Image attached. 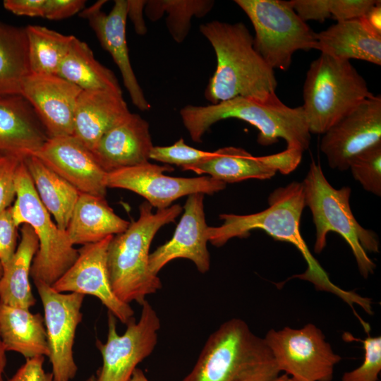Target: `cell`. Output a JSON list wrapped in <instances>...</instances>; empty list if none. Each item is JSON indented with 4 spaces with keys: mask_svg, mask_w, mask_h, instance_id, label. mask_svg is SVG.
I'll use <instances>...</instances> for the list:
<instances>
[{
    "mask_svg": "<svg viewBox=\"0 0 381 381\" xmlns=\"http://www.w3.org/2000/svg\"><path fill=\"white\" fill-rule=\"evenodd\" d=\"M204 194L188 195L184 212L172 238L150 254V268L155 274L170 261L177 258L191 260L198 270H210V257L207 250V228L204 212Z\"/></svg>",
    "mask_w": 381,
    "mask_h": 381,
    "instance_id": "19",
    "label": "cell"
},
{
    "mask_svg": "<svg viewBox=\"0 0 381 381\" xmlns=\"http://www.w3.org/2000/svg\"><path fill=\"white\" fill-rule=\"evenodd\" d=\"M316 49L321 54L381 65V35L373 31L361 18L337 22L316 33Z\"/></svg>",
    "mask_w": 381,
    "mask_h": 381,
    "instance_id": "24",
    "label": "cell"
},
{
    "mask_svg": "<svg viewBox=\"0 0 381 381\" xmlns=\"http://www.w3.org/2000/svg\"><path fill=\"white\" fill-rule=\"evenodd\" d=\"M290 2L304 22L316 20L322 23L331 17L330 0H291Z\"/></svg>",
    "mask_w": 381,
    "mask_h": 381,
    "instance_id": "39",
    "label": "cell"
},
{
    "mask_svg": "<svg viewBox=\"0 0 381 381\" xmlns=\"http://www.w3.org/2000/svg\"><path fill=\"white\" fill-rule=\"evenodd\" d=\"M250 19L253 46L272 68L289 70L294 54L316 49V32L294 10L290 1L236 0Z\"/></svg>",
    "mask_w": 381,
    "mask_h": 381,
    "instance_id": "9",
    "label": "cell"
},
{
    "mask_svg": "<svg viewBox=\"0 0 381 381\" xmlns=\"http://www.w3.org/2000/svg\"><path fill=\"white\" fill-rule=\"evenodd\" d=\"M30 73L25 28L0 20V97L20 95L22 84Z\"/></svg>",
    "mask_w": 381,
    "mask_h": 381,
    "instance_id": "30",
    "label": "cell"
},
{
    "mask_svg": "<svg viewBox=\"0 0 381 381\" xmlns=\"http://www.w3.org/2000/svg\"><path fill=\"white\" fill-rule=\"evenodd\" d=\"M20 239L11 259L2 266L0 279V303L30 309L36 300L30 283L32 261L39 248V241L27 224L20 229Z\"/></svg>",
    "mask_w": 381,
    "mask_h": 381,
    "instance_id": "27",
    "label": "cell"
},
{
    "mask_svg": "<svg viewBox=\"0 0 381 381\" xmlns=\"http://www.w3.org/2000/svg\"><path fill=\"white\" fill-rule=\"evenodd\" d=\"M106 2L104 0L95 2L84 8L80 16L87 19L102 47L111 56L133 105L140 111H148L151 105L138 83L129 58L126 38L127 1L116 0L109 13L102 11Z\"/></svg>",
    "mask_w": 381,
    "mask_h": 381,
    "instance_id": "20",
    "label": "cell"
},
{
    "mask_svg": "<svg viewBox=\"0 0 381 381\" xmlns=\"http://www.w3.org/2000/svg\"><path fill=\"white\" fill-rule=\"evenodd\" d=\"M30 73L57 75L73 35L41 25L25 27Z\"/></svg>",
    "mask_w": 381,
    "mask_h": 381,
    "instance_id": "31",
    "label": "cell"
},
{
    "mask_svg": "<svg viewBox=\"0 0 381 381\" xmlns=\"http://www.w3.org/2000/svg\"><path fill=\"white\" fill-rule=\"evenodd\" d=\"M15 186L16 198L11 205L13 221L18 227L29 224L39 241L30 277L33 282L52 286L75 262L78 250L71 243L66 231L52 221L39 198L23 159L16 173Z\"/></svg>",
    "mask_w": 381,
    "mask_h": 381,
    "instance_id": "8",
    "label": "cell"
},
{
    "mask_svg": "<svg viewBox=\"0 0 381 381\" xmlns=\"http://www.w3.org/2000/svg\"><path fill=\"white\" fill-rule=\"evenodd\" d=\"M182 210L176 204L153 212L152 207L143 202L138 219L112 237L107 249L109 280L114 294L123 303L141 305L147 296L162 289L160 279L150 268V244L159 229L175 222Z\"/></svg>",
    "mask_w": 381,
    "mask_h": 381,
    "instance_id": "4",
    "label": "cell"
},
{
    "mask_svg": "<svg viewBox=\"0 0 381 381\" xmlns=\"http://www.w3.org/2000/svg\"><path fill=\"white\" fill-rule=\"evenodd\" d=\"M2 272H3V267H2V265H1V264L0 262V279L1 277Z\"/></svg>",
    "mask_w": 381,
    "mask_h": 381,
    "instance_id": "49",
    "label": "cell"
},
{
    "mask_svg": "<svg viewBox=\"0 0 381 381\" xmlns=\"http://www.w3.org/2000/svg\"><path fill=\"white\" fill-rule=\"evenodd\" d=\"M0 337L6 351L26 359L49 355L44 317L29 309L0 303Z\"/></svg>",
    "mask_w": 381,
    "mask_h": 381,
    "instance_id": "26",
    "label": "cell"
},
{
    "mask_svg": "<svg viewBox=\"0 0 381 381\" xmlns=\"http://www.w3.org/2000/svg\"><path fill=\"white\" fill-rule=\"evenodd\" d=\"M6 349L0 337V381H3V376L6 365Z\"/></svg>",
    "mask_w": 381,
    "mask_h": 381,
    "instance_id": "46",
    "label": "cell"
},
{
    "mask_svg": "<svg viewBox=\"0 0 381 381\" xmlns=\"http://www.w3.org/2000/svg\"><path fill=\"white\" fill-rule=\"evenodd\" d=\"M139 320L132 318L125 332L118 334L116 318L108 312V334L105 343L97 340L102 357L97 381H128L137 365L154 351L158 339L160 320L146 300L141 304Z\"/></svg>",
    "mask_w": 381,
    "mask_h": 381,
    "instance_id": "11",
    "label": "cell"
},
{
    "mask_svg": "<svg viewBox=\"0 0 381 381\" xmlns=\"http://www.w3.org/2000/svg\"><path fill=\"white\" fill-rule=\"evenodd\" d=\"M24 157L0 152V213L11 206L16 198V176Z\"/></svg>",
    "mask_w": 381,
    "mask_h": 381,
    "instance_id": "36",
    "label": "cell"
},
{
    "mask_svg": "<svg viewBox=\"0 0 381 381\" xmlns=\"http://www.w3.org/2000/svg\"><path fill=\"white\" fill-rule=\"evenodd\" d=\"M349 169L365 190L381 195V142L353 157Z\"/></svg>",
    "mask_w": 381,
    "mask_h": 381,
    "instance_id": "33",
    "label": "cell"
},
{
    "mask_svg": "<svg viewBox=\"0 0 381 381\" xmlns=\"http://www.w3.org/2000/svg\"><path fill=\"white\" fill-rule=\"evenodd\" d=\"M272 361L263 338L233 318L210 334L182 381H243Z\"/></svg>",
    "mask_w": 381,
    "mask_h": 381,
    "instance_id": "7",
    "label": "cell"
},
{
    "mask_svg": "<svg viewBox=\"0 0 381 381\" xmlns=\"http://www.w3.org/2000/svg\"><path fill=\"white\" fill-rule=\"evenodd\" d=\"M46 0H4V7L17 16L43 17Z\"/></svg>",
    "mask_w": 381,
    "mask_h": 381,
    "instance_id": "42",
    "label": "cell"
},
{
    "mask_svg": "<svg viewBox=\"0 0 381 381\" xmlns=\"http://www.w3.org/2000/svg\"><path fill=\"white\" fill-rule=\"evenodd\" d=\"M289 381H295V380H292L291 378L289 377Z\"/></svg>",
    "mask_w": 381,
    "mask_h": 381,
    "instance_id": "50",
    "label": "cell"
},
{
    "mask_svg": "<svg viewBox=\"0 0 381 381\" xmlns=\"http://www.w3.org/2000/svg\"><path fill=\"white\" fill-rule=\"evenodd\" d=\"M263 339L278 370L295 381H332L341 360L311 323L299 329H270Z\"/></svg>",
    "mask_w": 381,
    "mask_h": 381,
    "instance_id": "10",
    "label": "cell"
},
{
    "mask_svg": "<svg viewBox=\"0 0 381 381\" xmlns=\"http://www.w3.org/2000/svg\"><path fill=\"white\" fill-rule=\"evenodd\" d=\"M182 122L194 142L200 143L209 128L223 119L234 118L255 127L258 143L263 146L284 139L286 148L303 152L310 143V133L302 106L290 107L276 92L263 97H236L215 104H188L180 110Z\"/></svg>",
    "mask_w": 381,
    "mask_h": 381,
    "instance_id": "2",
    "label": "cell"
},
{
    "mask_svg": "<svg viewBox=\"0 0 381 381\" xmlns=\"http://www.w3.org/2000/svg\"><path fill=\"white\" fill-rule=\"evenodd\" d=\"M39 198L57 226L66 231L80 192L37 157L23 158Z\"/></svg>",
    "mask_w": 381,
    "mask_h": 381,
    "instance_id": "28",
    "label": "cell"
},
{
    "mask_svg": "<svg viewBox=\"0 0 381 381\" xmlns=\"http://www.w3.org/2000/svg\"><path fill=\"white\" fill-rule=\"evenodd\" d=\"M129 224L114 212L105 198L80 193L66 231L73 246H83L122 233Z\"/></svg>",
    "mask_w": 381,
    "mask_h": 381,
    "instance_id": "25",
    "label": "cell"
},
{
    "mask_svg": "<svg viewBox=\"0 0 381 381\" xmlns=\"http://www.w3.org/2000/svg\"><path fill=\"white\" fill-rule=\"evenodd\" d=\"M18 229L11 206L0 213V262L2 266L8 262L17 248Z\"/></svg>",
    "mask_w": 381,
    "mask_h": 381,
    "instance_id": "37",
    "label": "cell"
},
{
    "mask_svg": "<svg viewBox=\"0 0 381 381\" xmlns=\"http://www.w3.org/2000/svg\"><path fill=\"white\" fill-rule=\"evenodd\" d=\"M152 147L149 123L131 113L104 133L91 152L108 173L148 162Z\"/></svg>",
    "mask_w": 381,
    "mask_h": 381,
    "instance_id": "21",
    "label": "cell"
},
{
    "mask_svg": "<svg viewBox=\"0 0 381 381\" xmlns=\"http://www.w3.org/2000/svg\"><path fill=\"white\" fill-rule=\"evenodd\" d=\"M80 193L105 198L107 172L92 152L73 135L49 138L32 154Z\"/></svg>",
    "mask_w": 381,
    "mask_h": 381,
    "instance_id": "18",
    "label": "cell"
},
{
    "mask_svg": "<svg viewBox=\"0 0 381 381\" xmlns=\"http://www.w3.org/2000/svg\"><path fill=\"white\" fill-rule=\"evenodd\" d=\"M214 4L212 0H152L147 1L144 10L152 21L167 13V28L173 39L181 43L189 32L192 18L206 16Z\"/></svg>",
    "mask_w": 381,
    "mask_h": 381,
    "instance_id": "32",
    "label": "cell"
},
{
    "mask_svg": "<svg viewBox=\"0 0 381 381\" xmlns=\"http://www.w3.org/2000/svg\"><path fill=\"white\" fill-rule=\"evenodd\" d=\"M377 0H330V13L337 22L359 18Z\"/></svg>",
    "mask_w": 381,
    "mask_h": 381,
    "instance_id": "38",
    "label": "cell"
},
{
    "mask_svg": "<svg viewBox=\"0 0 381 381\" xmlns=\"http://www.w3.org/2000/svg\"><path fill=\"white\" fill-rule=\"evenodd\" d=\"M114 236L83 245L72 266L52 286L60 293H79L97 298L117 320L127 324L134 311L114 294L107 267V249Z\"/></svg>",
    "mask_w": 381,
    "mask_h": 381,
    "instance_id": "15",
    "label": "cell"
},
{
    "mask_svg": "<svg viewBox=\"0 0 381 381\" xmlns=\"http://www.w3.org/2000/svg\"><path fill=\"white\" fill-rule=\"evenodd\" d=\"M174 170L168 164L160 166L147 162L107 173L105 185L107 188L133 191L157 210L170 207L174 200L185 195H212L226 187L225 183L209 176L183 178L164 174Z\"/></svg>",
    "mask_w": 381,
    "mask_h": 381,
    "instance_id": "13",
    "label": "cell"
},
{
    "mask_svg": "<svg viewBox=\"0 0 381 381\" xmlns=\"http://www.w3.org/2000/svg\"><path fill=\"white\" fill-rule=\"evenodd\" d=\"M371 95L350 61L321 54L310 64L303 89L302 107L310 134L323 135Z\"/></svg>",
    "mask_w": 381,
    "mask_h": 381,
    "instance_id": "6",
    "label": "cell"
},
{
    "mask_svg": "<svg viewBox=\"0 0 381 381\" xmlns=\"http://www.w3.org/2000/svg\"><path fill=\"white\" fill-rule=\"evenodd\" d=\"M81 90L57 75L30 73L24 80L20 95L32 106L48 138L71 135Z\"/></svg>",
    "mask_w": 381,
    "mask_h": 381,
    "instance_id": "17",
    "label": "cell"
},
{
    "mask_svg": "<svg viewBox=\"0 0 381 381\" xmlns=\"http://www.w3.org/2000/svg\"><path fill=\"white\" fill-rule=\"evenodd\" d=\"M305 207L302 182H291L274 190L269 195L267 208L261 212L245 215L220 214L222 224L207 228L208 241L216 247H221L231 238H246L252 230H262L277 241L294 245L302 255L307 268L304 272L290 279L297 277L308 281L317 290L336 295L349 305L353 312L355 304L365 309L368 305V298L334 284L310 251L300 230Z\"/></svg>",
    "mask_w": 381,
    "mask_h": 381,
    "instance_id": "1",
    "label": "cell"
},
{
    "mask_svg": "<svg viewBox=\"0 0 381 381\" xmlns=\"http://www.w3.org/2000/svg\"><path fill=\"white\" fill-rule=\"evenodd\" d=\"M381 142V97L371 95L329 128L320 150L331 169H349L356 155Z\"/></svg>",
    "mask_w": 381,
    "mask_h": 381,
    "instance_id": "14",
    "label": "cell"
},
{
    "mask_svg": "<svg viewBox=\"0 0 381 381\" xmlns=\"http://www.w3.org/2000/svg\"><path fill=\"white\" fill-rule=\"evenodd\" d=\"M280 373L272 361L243 381H289V377Z\"/></svg>",
    "mask_w": 381,
    "mask_h": 381,
    "instance_id": "44",
    "label": "cell"
},
{
    "mask_svg": "<svg viewBox=\"0 0 381 381\" xmlns=\"http://www.w3.org/2000/svg\"><path fill=\"white\" fill-rule=\"evenodd\" d=\"M305 205L313 216L315 227L314 252L320 254L327 244L330 231L339 234L349 244L359 272L364 278L374 273L375 264L370 253L379 252V241L374 231L363 227L350 206L351 189H337L326 179L322 167L313 161L303 182Z\"/></svg>",
    "mask_w": 381,
    "mask_h": 381,
    "instance_id": "5",
    "label": "cell"
},
{
    "mask_svg": "<svg viewBox=\"0 0 381 381\" xmlns=\"http://www.w3.org/2000/svg\"><path fill=\"white\" fill-rule=\"evenodd\" d=\"M128 381H149L143 371L136 368Z\"/></svg>",
    "mask_w": 381,
    "mask_h": 381,
    "instance_id": "47",
    "label": "cell"
},
{
    "mask_svg": "<svg viewBox=\"0 0 381 381\" xmlns=\"http://www.w3.org/2000/svg\"><path fill=\"white\" fill-rule=\"evenodd\" d=\"M85 381H97V377L95 375H92Z\"/></svg>",
    "mask_w": 381,
    "mask_h": 381,
    "instance_id": "48",
    "label": "cell"
},
{
    "mask_svg": "<svg viewBox=\"0 0 381 381\" xmlns=\"http://www.w3.org/2000/svg\"><path fill=\"white\" fill-rule=\"evenodd\" d=\"M84 0H46L44 18L62 20L80 13L85 8Z\"/></svg>",
    "mask_w": 381,
    "mask_h": 381,
    "instance_id": "41",
    "label": "cell"
},
{
    "mask_svg": "<svg viewBox=\"0 0 381 381\" xmlns=\"http://www.w3.org/2000/svg\"><path fill=\"white\" fill-rule=\"evenodd\" d=\"M375 33L381 35V1H376L368 11L361 17Z\"/></svg>",
    "mask_w": 381,
    "mask_h": 381,
    "instance_id": "45",
    "label": "cell"
},
{
    "mask_svg": "<svg viewBox=\"0 0 381 381\" xmlns=\"http://www.w3.org/2000/svg\"><path fill=\"white\" fill-rule=\"evenodd\" d=\"M364 349V359L360 366L344 373L341 381H378L381 370V337L368 336L361 340Z\"/></svg>",
    "mask_w": 381,
    "mask_h": 381,
    "instance_id": "35",
    "label": "cell"
},
{
    "mask_svg": "<svg viewBox=\"0 0 381 381\" xmlns=\"http://www.w3.org/2000/svg\"><path fill=\"white\" fill-rule=\"evenodd\" d=\"M217 57L205 97L212 104L236 97H263L275 92L272 69L256 52L253 37L243 23L213 20L200 25Z\"/></svg>",
    "mask_w": 381,
    "mask_h": 381,
    "instance_id": "3",
    "label": "cell"
},
{
    "mask_svg": "<svg viewBox=\"0 0 381 381\" xmlns=\"http://www.w3.org/2000/svg\"><path fill=\"white\" fill-rule=\"evenodd\" d=\"M48 138L33 108L23 96L0 97V152L25 157L38 150Z\"/></svg>",
    "mask_w": 381,
    "mask_h": 381,
    "instance_id": "23",
    "label": "cell"
},
{
    "mask_svg": "<svg viewBox=\"0 0 381 381\" xmlns=\"http://www.w3.org/2000/svg\"><path fill=\"white\" fill-rule=\"evenodd\" d=\"M57 75L83 90H112L122 92L118 79L101 64L90 47L73 36L59 66Z\"/></svg>",
    "mask_w": 381,
    "mask_h": 381,
    "instance_id": "29",
    "label": "cell"
},
{
    "mask_svg": "<svg viewBox=\"0 0 381 381\" xmlns=\"http://www.w3.org/2000/svg\"><path fill=\"white\" fill-rule=\"evenodd\" d=\"M44 356L26 359L17 371L6 381H53L52 373L43 367Z\"/></svg>",
    "mask_w": 381,
    "mask_h": 381,
    "instance_id": "40",
    "label": "cell"
},
{
    "mask_svg": "<svg viewBox=\"0 0 381 381\" xmlns=\"http://www.w3.org/2000/svg\"><path fill=\"white\" fill-rule=\"evenodd\" d=\"M213 152L198 150L188 145L181 138L171 145L153 146L150 159L167 164H174L186 170L212 155Z\"/></svg>",
    "mask_w": 381,
    "mask_h": 381,
    "instance_id": "34",
    "label": "cell"
},
{
    "mask_svg": "<svg viewBox=\"0 0 381 381\" xmlns=\"http://www.w3.org/2000/svg\"><path fill=\"white\" fill-rule=\"evenodd\" d=\"M146 4L143 0H127V18L132 21L136 33L141 35L147 32L143 15Z\"/></svg>",
    "mask_w": 381,
    "mask_h": 381,
    "instance_id": "43",
    "label": "cell"
},
{
    "mask_svg": "<svg viewBox=\"0 0 381 381\" xmlns=\"http://www.w3.org/2000/svg\"><path fill=\"white\" fill-rule=\"evenodd\" d=\"M44 309L53 381H71L78 371L73 353L76 329L83 319L85 295L60 293L40 281L34 282Z\"/></svg>",
    "mask_w": 381,
    "mask_h": 381,
    "instance_id": "12",
    "label": "cell"
},
{
    "mask_svg": "<svg viewBox=\"0 0 381 381\" xmlns=\"http://www.w3.org/2000/svg\"><path fill=\"white\" fill-rule=\"evenodd\" d=\"M131 114L122 92L82 90L76 102L73 135L91 151L104 133Z\"/></svg>",
    "mask_w": 381,
    "mask_h": 381,
    "instance_id": "22",
    "label": "cell"
},
{
    "mask_svg": "<svg viewBox=\"0 0 381 381\" xmlns=\"http://www.w3.org/2000/svg\"><path fill=\"white\" fill-rule=\"evenodd\" d=\"M302 154L300 150L286 148L278 153L255 157L241 147H224L186 170L208 174L226 184L248 179L266 180L277 172L286 175L294 171L301 163Z\"/></svg>",
    "mask_w": 381,
    "mask_h": 381,
    "instance_id": "16",
    "label": "cell"
}]
</instances>
